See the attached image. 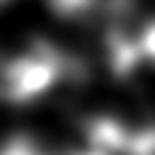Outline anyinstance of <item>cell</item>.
I'll return each mask as SVG.
<instances>
[{"label": "cell", "instance_id": "2", "mask_svg": "<svg viewBox=\"0 0 155 155\" xmlns=\"http://www.w3.org/2000/svg\"><path fill=\"white\" fill-rule=\"evenodd\" d=\"M53 12L65 19H111L121 15L128 0H48Z\"/></svg>", "mask_w": 155, "mask_h": 155}, {"label": "cell", "instance_id": "4", "mask_svg": "<svg viewBox=\"0 0 155 155\" xmlns=\"http://www.w3.org/2000/svg\"><path fill=\"white\" fill-rule=\"evenodd\" d=\"M126 155H155V126H143V128L128 126Z\"/></svg>", "mask_w": 155, "mask_h": 155}, {"label": "cell", "instance_id": "5", "mask_svg": "<svg viewBox=\"0 0 155 155\" xmlns=\"http://www.w3.org/2000/svg\"><path fill=\"white\" fill-rule=\"evenodd\" d=\"M5 2H10V0H0V7H2V5H5Z\"/></svg>", "mask_w": 155, "mask_h": 155}, {"label": "cell", "instance_id": "1", "mask_svg": "<svg viewBox=\"0 0 155 155\" xmlns=\"http://www.w3.org/2000/svg\"><path fill=\"white\" fill-rule=\"evenodd\" d=\"M73 70L56 46L36 41L0 53V104H29L46 97Z\"/></svg>", "mask_w": 155, "mask_h": 155}, {"label": "cell", "instance_id": "3", "mask_svg": "<svg viewBox=\"0 0 155 155\" xmlns=\"http://www.w3.org/2000/svg\"><path fill=\"white\" fill-rule=\"evenodd\" d=\"M0 155H102L99 150L85 145L80 150H63V153H56V150H48L44 148L41 143H36L34 138L29 136H12L2 148H0Z\"/></svg>", "mask_w": 155, "mask_h": 155}]
</instances>
